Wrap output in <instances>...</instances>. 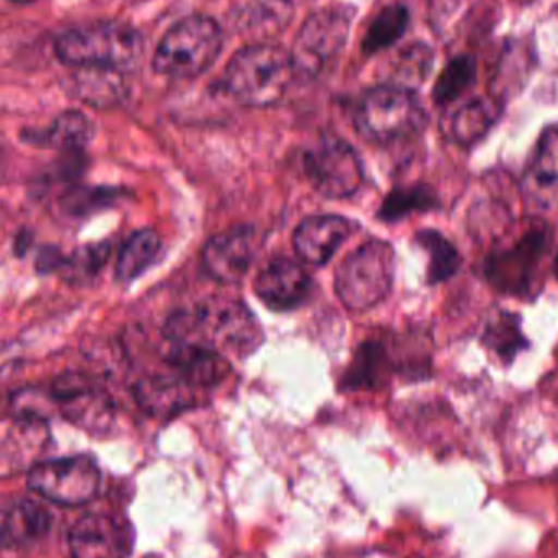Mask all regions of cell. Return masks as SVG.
Instances as JSON below:
<instances>
[{
  "label": "cell",
  "mask_w": 558,
  "mask_h": 558,
  "mask_svg": "<svg viewBox=\"0 0 558 558\" xmlns=\"http://www.w3.org/2000/svg\"><path fill=\"white\" fill-rule=\"evenodd\" d=\"M163 335L170 343L206 344L226 357L248 356L264 341L255 315L231 299H216L175 312L167 320Z\"/></svg>",
  "instance_id": "6da1fadb"
},
{
  "label": "cell",
  "mask_w": 558,
  "mask_h": 558,
  "mask_svg": "<svg viewBox=\"0 0 558 558\" xmlns=\"http://www.w3.org/2000/svg\"><path fill=\"white\" fill-rule=\"evenodd\" d=\"M294 75L291 52L271 43H255L232 56L221 87L238 104L264 108L284 97Z\"/></svg>",
  "instance_id": "7a4b0ae2"
},
{
  "label": "cell",
  "mask_w": 558,
  "mask_h": 558,
  "mask_svg": "<svg viewBox=\"0 0 558 558\" xmlns=\"http://www.w3.org/2000/svg\"><path fill=\"white\" fill-rule=\"evenodd\" d=\"M54 51L64 64L121 72L140 62L144 43L137 29L126 23L100 22L62 33Z\"/></svg>",
  "instance_id": "3957f363"
},
{
  "label": "cell",
  "mask_w": 558,
  "mask_h": 558,
  "mask_svg": "<svg viewBox=\"0 0 558 558\" xmlns=\"http://www.w3.org/2000/svg\"><path fill=\"white\" fill-rule=\"evenodd\" d=\"M550 247L553 229L543 219H536L518 241L485 258L484 277L498 294L534 298L541 289V268Z\"/></svg>",
  "instance_id": "277c9868"
},
{
  "label": "cell",
  "mask_w": 558,
  "mask_h": 558,
  "mask_svg": "<svg viewBox=\"0 0 558 558\" xmlns=\"http://www.w3.org/2000/svg\"><path fill=\"white\" fill-rule=\"evenodd\" d=\"M426 111L415 92L399 85H379L361 97L354 113L357 133L377 144H392L422 133Z\"/></svg>",
  "instance_id": "5b68a950"
},
{
  "label": "cell",
  "mask_w": 558,
  "mask_h": 558,
  "mask_svg": "<svg viewBox=\"0 0 558 558\" xmlns=\"http://www.w3.org/2000/svg\"><path fill=\"white\" fill-rule=\"evenodd\" d=\"M222 48V29L206 15H190L177 22L160 39L154 52L156 72L172 78L203 74Z\"/></svg>",
  "instance_id": "8992f818"
},
{
  "label": "cell",
  "mask_w": 558,
  "mask_h": 558,
  "mask_svg": "<svg viewBox=\"0 0 558 558\" xmlns=\"http://www.w3.org/2000/svg\"><path fill=\"white\" fill-rule=\"evenodd\" d=\"M396 275L392 245L373 239L351 252L335 275V291L344 307L369 311L389 294Z\"/></svg>",
  "instance_id": "52a82bcc"
},
{
  "label": "cell",
  "mask_w": 558,
  "mask_h": 558,
  "mask_svg": "<svg viewBox=\"0 0 558 558\" xmlns=\"http://www.w3.org/2000/svg\"><path fill=\"white\" fill-rule=\"evenodd\" d=\"M354 9L333 2L314 10L302 23L294 46L292 64L301 77H317L344 48L353 22Z\"/></svg>",
  "instance_id": "ba28073f"
},
{
  "label": "cell",
  "mask_w": 558,
  "mask_h": 558,
  "mask_svg": "<svg viewBox=\"0 0 558 558\" xmlns=\"http://www.w3.org/2000/svg\"><path fill=\"white\" fill-rule=\"evenodd\" d=\"M100 468L90 456L38 462L28 472V487L61 507L90 504L100 490Z\"/></svg>",
  "instance_id": "9c48e42d"
},
{
  "label": "cell",
  "mask_w": 558,
  "mask_h": 558,
  "mask_svg": "<svg viewBox=\"0 0 558 558\" xmlns=\"http://www.w3.org/2000/svg\"><path fill=\"white\" fill-rule=\"evenodd\" d=\"M305 179L325 198L344 199L363 185V163L353 146L338 137H325L302 156Z\"/></svg>",
  "instance_id": "30bf717a"
},
{
  "label": "cell",
  "mask_w": 558,
  "mask_h": 558,
  "mask_svg": "<svg viewBox=\"0 0 558 558\" xmlns=\"http://www.w3.org/2000/svg\"><path fill=\"white\" fill-rule=\"evenodd\" d=\"M59 412L75 425L87 429H104L113 418L110 397L84 374H64L51 389Z\"/></svg>",
  "instance_id": "8fae6325"
},
{
  "label": "cell",
  "mask_w": 558,
  "mask_h": 558,
  "mask_svg": "<svg viewBox=\"0 0 558 558\" xmlns=\"http://www.w3.org/2000/svg\"><path fill=\"white\" fill-rule=\"evenodd\" d=\"M260 248V238L251 226L229 229L206 242L202 252L205 274L222 284H234L247 275Z\"/></svg>",
  "instance_id": "7c38bea8"
},
{
  "label": "cell",
  "mask_w": 558,
  "mask_h": 558,
  "mask_svg": "<svg viewBox=\"0 0 558 558\" xmlns=\"http://www.w3.org/2000/svg\"><path fill=\"white\" fill-rule=\"evenodd\" d=\"M130 526L110 514H85L69 533L72 558H130Z\"/></svg>",
  "instance_id": "4fadbf2b"
},
{
  "label": "cell",
  "mask_w": 558,
  "mask_h": 558,
  "mask_svg": "<svg viewBox=\"0 0 558 558\" xmlns=\"http://www.w3.org/2000/svg\"><path fill=\"white\" fill-rule=\"evenodd\" d=\"M521 190L524 202L534 211L558 205V128H547L537 140Z\"/></svg>",
  "instance_id": "5bb4252c"
},
{
  "label": "cell",
  "mask_w": 558,
  "mask_h": 558,
  "mask_svg": "<svg viewBox=\"0 0 558 558\" xmlns=\"http://www.w3.org/2000/svg\"><path fill=\"white\" fill-rule=\"evenodd\" d=\"M307 271L291 258H274L255 279L258 299L275 311L298 307L311 292Z\"/></svg>",
  "instance_id": "9a60e30c"
},
{
  "label": "cell",
  "mask_w": 558,
  "mask_h": 558,
  "mask_svg": "<svg viewBox=\"0 0 558 558\" xmlns=\"http://www.w3.org/2000/svg\"><path fill=\"white\" fill-rule=\"evenodd\" d=\"M354 226L341 216H311L295 229L294 251L304 264L322 267L350 238Z\"/></svg>",
  "instance_id": "2e32d148"
},
{
  "label": "cell",
  "mask_w": 558,
  "mask_h": 558,
  "mask_svg": "<svg viewBox=\"0 0 558 558\" xmlns=\"http://www.w3.org/2000/svg\"><path fill=\"white\" fill-rule=\"evenodd\" d=\"M170 369L190 386H215L228 376V357L199 343H170L166 357Z\"/></svg>",
  "instance_id": "e0dca14e"
},
{
  "label": "cell",
  "mask_w": 558,
  "mask_h": 558,
  "mask_svg": "<svg viewBox=\"0 0 558 558\" xmlns=\"http://www.w3.org/2000/svg\"><path fill=\"white\" fill-rule=\"evenodd\" d=\"M141 409L154 418H173L195 402L193 386L179 376H147L134 387Z\"/></svg>",
  "instance_id": "ac0fdd59"
},
{
  "label": "cell",
  "mask_w": 558,
  "mask_h": 558,
  "mask_svg": "<svg viewBox=\"0 0 558 558\" xmlns=\"http://www.w3.org/2000/svg\"><path fill=\"white\" fill-rule=\"evenodd\" d=\"M51 513L33 500H20L0 518V549L19 550L39 543L51 530Z\"/></svg>",
  "instance_id": "d6986e66"
},
{
  "label": "cell",
  "mask_w": 558,
  "mask_h": 558,
  "mask_svg": "<svg viewBox=\"0 0 558 558\" xmlns=\"http://www.w3.org/2000/svg\"><path fill=\"white\" fill-rule=\"evenodd\" d=\"M92 137V123L81 111H64L48 128L25 131L23 140L33 146L49 147L64 154L82 153Z\"/></svg>",
  "instance_id": "ffe728a7"
},
{
  "label": "cell",
  "mask_w": 558,
  "mask_h": 558,
  "mask_svg": "<svg viewBox=\"0 0 558 558\" xmlns=\"http://www.w3.org/2000/svg\"><path fill=\"white\" fill-rule=\"evenodd\" d=\"M500 107L495 100L474 98L459 107L449 118L448 134L458 146L472 147L481 143L497 123Z\"/></svg>",
  "instance_id": "44dd1931"
},
{
  "label": "cell",
  "mask_w": 558,
  "mask_h": 558,
  "mask_svg": "<svg viewBox=\"0 0 558 558\" xmlns=\"http://www.w3.org/2000/svg\"><path fill=\"white\" fill-rule=\"evenodd\" d=\"M482 344L504 366L513 364L518 354L531 348V341L524 335L520 315L508 311H498L488 318L482 333Z\"/></svg>",
  "instance_id": "7402d4cb"
},
{
  "label": "cell",
  "mask_w": 558,
  "mask_h": 558,
  "mask_svg": "<svg viewBox=\"0 0 558 558\" xmlns=\"http://www.w3.org/2000/svg\"><path fill=\"white\" fill-rule=\"evenodd\" d=\"M74 75V90L77 98L97 108H110L120 104L126 95L123 75L111 69L78 68Z\"/></svg>",
  "instance_id": "603a6c76"
},
{
  "label": "cell",
  "mask_w": 558,
  "mask_h": 558,
  "mask_svg": "<svg viewBox=\"0 0 558 558\" xmlns=\"http://www.w3.org/2000/svg\"><path fill=\"white\" fill-rule=\"evenodd\" d=\"M160 248L162 241L154 229L134 232L118 255L114 277L120 282H131L140 278L159 258Z\"/></svg>",
  "instance_id": "cb8c5ba5"
},
{
  "label": "cell",
  "mask_w": 558,
  "mask_h": 558,
  "mask_svg": "<svg viewBox=\"0 0 558 558\" xmlns=\"http://www.w3.org/2000/svg\"><path fill=\"white\" fill-rule=\"evenodd\" d=\"M390 354L379 341H366L361 344L353 363L344 376V389H374L383 386L390 373Z\"/></svg>",
  "instance_id": "d4e9b609"
},
{
  "label": "cell",
  "mask_w": 558,
  "mask_h": 558,
  "mask_svg": "<svg viewBox=\"0 0 558 558\" xmlns=\"http://www.w3.org/2000/svg\"><path fill=\"white\" fill-rule=\"evenodd\" d=\"M415 242L428 254V284L448 281L461 270L462 258L458 247L435 229H423L415 235Z\"/></svg>",
  "instance_id": "484cf974"
},
{
  "label": "cell",
  "mask_w": 558,
  "mask_h": 558,
  "mask_svg": "<svg viewBox=\"0 0 558 558\" xmlns=\"http://www.w3.org/2000/svg\"><path fill=\"white\" fill-rule=\"evenodd\" d=\"M436 208H439V198L432 186H399L384 199L379 209V219L396 222L413 213H428Z\"/></svg>",
  "instance_id": "4316f807"
},
{
  "label": "cell",
  "mask_w": 558,
  "mask_h": 558,
  "mask_svg": "<svg viewBox=\"0 0 558 558\" xmlns=\"http://www.w3.org/2000/svg\"><path fill=\"white\" fill-rule=\"evenodd\" d=\"M477 81V61L474 56L462 54L451 59L442 69L433 87L436 105H451L461 98Z\"/></svg>",
  "instance_id": "83f0119b"
},
{
  "label": "cell",
  "mask_w": 558,
  "mask_h": 558,
  "mask_svg": "<svg viewBox=\"0 0 558 558\" xmlns=\"http://www.w3.org/2000/svg\"><path fill=\"white\" fill-rule=\"evenodd\" d=\"M410 13L402 3H392L386 7L371 23L369 29L363 39V51L366 54H376L383 49L390 48L393 43L402 38L409 28Z\"/></svg>",
  "instance_id": "f1b7e54d"
},
{
  "label": "cell",
  "mask_w": 558,
  "mask_h": 558,
  "mask_svg": "<svg viewBox=\"0 0 558 558\" xmlns=\"http://www.w3.org/2000/svg\"><path fill=\"white\" fill-rule=\"evenodd\" d=\"M292 13L291 0H257L245 13L244 25L254 35L270 36L288 26Z\"/></svg>",
  "instance_id": "f546056e"
},
{
  "label": "cell",
  "mask_w": 558,
  "mask_h": 558,
  "mask_svg": "<svg viewBox=\"0 0 558 558\" xmlns=\"http://www.w3.org/2000/svg\"><path fill=\"white\" fill-rule=\"evenodd\" d=\"M111 254L110 242L85 245L75 251L71 257H64L59 275L74 281H85L97 277L98 271L105 267Z\"/></svg>",
  "instance_id": "4dcf8cb0"
},
{
  "label": "cell",
  "mask_w": 558,
  "mask_h": 558,
  "mask_svg": "<svg viewBox=\"0 0 558 558\" xmlns=\"http://www.w3.org/2000/svg\"><path fill=\"white\" fill-rule=\"evenodd\" d=\"M432 65L433 51L428 46L413 45L403 49L393 65V75L397 77V84L393 85L413 90V85L425 81L426 75L432 71Z\"/></svg>",
  "instance_id": "1f68e13d"
},
{
  "label": "cell",
  "mask_w": 558,
  "mask_h": 558,
  "mask_svg": "<svg viewBox=\"0 0 558 558\" xmlns=\"http://www.w3.org/2000/svg\"><path fill=\"white\" fill-rule=\"evenodd\" d=\"M118 193L110 189H77L62 198V208L74 216H85L117 202Z\"/></svg>",
  "instance_id": "d6a6232c"
},
{
  "label": "cell",
  "mask_w": 558,
  "mask_h": 558,
  "mask_svg": "<svg viewBox=\"0 0 558 558\" xmlns=\"http://www.w3.org/2000/svg\"><path fill=\"white\" fill-rule=\"evenodd\" d=\"M62 262H64V255L58 248L46 247L39 252L38 258H36V270L39 274H59Z\"/></svg>",
  "instance_id": "836d02e7"
},
{
  "label": "cell",
  "mask_w": 558,
  "mask_h": 558,
  "mask_svg": "<svg viewBox=\"0 0 558 558\" xmlns=\"http://www.w3.org/2000/svg\"><path fill=\"white\" fill-rule=\"evenodd\" d=\"M9 2H13V3H32V2H36V0H9Z\"/></svg>",
  "instance_id": "e575fe53"
},
{
  "label": "cell",
  "mask_w": 558,
  "mask_h": 558,
  "mask_svg": "<svg viewBox=\"0 0 558 558\" xmlns=\"http://www.w3.org/2000/svg\"><path fill=\"white\" fill-rule=\"evenodd\" d=\"M554 271H556V277L558 279V254L556 257V262H554Z\"/></svg>",
  "instance_id": "d590c367"
}]
</instances>
